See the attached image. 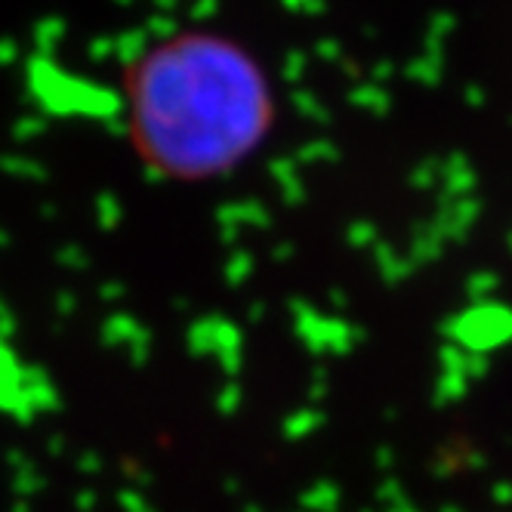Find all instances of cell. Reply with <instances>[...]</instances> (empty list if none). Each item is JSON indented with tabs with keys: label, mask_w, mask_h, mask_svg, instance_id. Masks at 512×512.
Instances as JSON below:
<instances>
[{
	"label": "cell",
	"mask_w": 512,
	"mask_h": 512,
	"mask_svg": "<svg viewBox=\"0 0 512 512\" xmlns=\"http://www.w3.org/2000/svg\"><path fill=\"white\" fill-rule=\"evenodd\" d=\"M124 127L152 176L207 182L238 170L275 127V90L244 44L182 28L142 47L124 71Z\"/></svg>",
	"instance_id": "cell-1"
}]
</instances>
